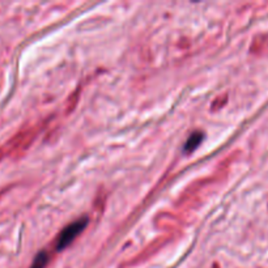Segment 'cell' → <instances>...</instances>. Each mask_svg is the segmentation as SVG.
Instances as JSON below:
<instances>
[{"label":"cell","mask_w":268,"mask_h":268,"mask_svg":"<svg viewBox=\"0 0 268 268\" xmlns=\"http://www.w3.org/2000/svg\"><path fill=\"white\" fill-rule=\"evenodd\" d=\"M86 225H88V219L84 217V219L76 220V221L70 224L67 228H64L57 239V250L62 251L63 248L68 247L83 233Z\"/></svg>","instance_id":"6da1fadb"},{"label":"cell","mask_w":268,"mask_h":268,"mask_svg":"<svg viewBox=\"0 0 268 268\" xmlns=\"http://www.w3.org/2000/svg\"><path fill=\"white\" fill-rule=\"evenodd\" d=\"M203 140V133L202 132H195L192 133L191 136L189 138V140L186 142L185 144V152H192L196 147L202 143Z\"/></svg>","instance_id":"7a4b0ae2"},{"label":"cell","mask_w":268,"mask_h":268,"mask_svg":"<svg viewBox=\"0 0 268 268\" xmlns=\"http://www.w3.org/2000/svg\"><path fill=\"white\" fill-rule=\"evenodd\" d=\"M49 259L50 256L46 251H41L40 254L36 256L33 264H32L30 268H45L47 265V263H49Z\"/></svg>","instance_id":"3957f363"}]
</instances>
